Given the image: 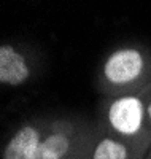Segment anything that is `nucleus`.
<instances>
[{"instance_id":"6","label":"nucleus","mask_w":151,"mask_h":159,"mask_svg":"<svg viewBox=\"0 0 151 159\" xmlns=\"http://www.w3.org/2000/svg\"><path fill=\"white\" fill-rule=\"evenodd\" d=\"M143 153V150L107 134L105 130L91 139L88 145V159H142L145 157Z\"/></svg>"},{"instance_id":"1","label":"nucleus","mask_w":151,"mask_h":159,"mask_svg":"<svg viewBox=\"0 0 151 159\" xmlns=\"http://www.w3.org/2000/svg\"><path fill=\"white\" fill-rule=\"evenodd\" d=\"M102 113V129L107 134L143 151L151 145V126L146 118L143 89L132 94L110 96Z\"/></svg>"},{"instance_id":"8","label":"nucleus","mask_w":151,"mask_h":159,"mask_svg":"<svg viewBox=\"0 0 151 159\" xmlns=\"http://www.w3.org/2000/svg\"><path fill=\"white\" fill-rule=\"evenodd\" d=\"M143 159H151V148H149V151H148V154L143 157Z\"/></svg>"},{"instance_id":"5","label":"nucleus","mask_w":151,"mask_h":159,"mask_svg":"<svg viewBox=\"0 0 151 159\" xmlns=\"http://www.w3.org/2000/svg\"><path fill=\"white\" fill-rule=\"evenodd\" d=\"M32 67L27 57L13 45L0 46V83L3 86H21L29 81Z\"/></svg>"},{"instance_id":"2","label":"nucleus","mask_w":151,"mask_h":159,"mask_svg":"<svg viewBox=\"0 0 151 159\" xmlns=\"http://www.w3.org/2000/svg\"><path fill=\"white\" fill-rule=\"evenodd\" d=\"M151 83V54L134 45L121 46L107 56L100 69V84L110 96L140 92Z\"/></svg>"},{"instance_id":"7","label":"nucleus","mask_w":151,"mask_h":159,"mask_svg":"<svg viewBox=\"0 0 151 159\" xmlns=\"http://www.w3.org/2000/svg\"><path fill=\"white\" fill-rule=\"evenodd\" d=\"M143 99H145V108H146V118L151 126V83L143 89Z\"/></svg>"},{"instance_id":"4","label":"nucleus","mask_w":151,"mask_h":159,"mask_svg":"<svg viewBox=\"0 0 151 159\" xmlns=\"http://www.w3.org/2000/svg\"><path fill=\"white\" fill-rule=\"evenodd\" d=\"M45 127L46 123L38 119L27 121L19 126L5 143L2 159H32L42 142Z\"/></svg>"},{"instance_id":"3","label":"nucleus","mask_w":151,"mask_h":159,"mask_svg":"<svg viewBox=\"0 0 151 159\" xmlns=\"http://www.w3.org/2000/svg\"><path fill=\"white\" fill-rule=\"evenodd\" d=\"M89 142V132L70 119L48 121L32 159H81Z\"/></svg>"}]
</instances>
